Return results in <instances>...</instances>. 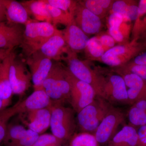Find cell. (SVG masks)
<instances>
[{
	"label": "cell",
	"mask_w": 146,
	"mask_h": 146,
	"mask_svg": "<svg viewBox=\"0 0 146 146\" xmlns=\"http://www.w3.org/2000/svg\"><path fill=\"white\" fill-rule=\"evenodd\" d=\"M66 56L63 57L68 64V70L73 76L80 80L91 85L96 92L97 96L104 99V89L106 79L104 76L91 68L89 60H80L77 54L69 48Z\"/></svg>",
	"instance_id": "obj_1"
},
{
	"label": "cell",
	"mask_w": 146,
	"mask_h": 146,
	"mask_svg": "<svg viewBox=\"0 0 146 146\" xmlns=\"http://www.w3.org/2000/svg\"><path fill=\"white\" fill-rule=\"evenodd\" d=\"M60 30L53 24L32 20L25 25L23 43V52L27 58L39 50L44 43Z\"/></svg>",
	"instance_id": "obj_2"
},
{
	"label": "cell",
	"mask_w": 146,
	"mask_h": 146,
	"mask_svg": "<svg viewBox=\"0 0 146 146\" xmlns=\"http://www.w3.org/2000/svg\"><path fill=\"white\" fill-rule=\"evenodd\" d=\"M66 67L58 61L54 63L43 88L54 104H62L70 101V85L66 77Z\"/></svg>",
	"instance_id": "obj_3"
},
{
	"label": "cell",
	"mask_w": 146,
	"mask_h": 146,
	"mask_svg": "<svg viewBox=\"0 0 146 146\" xmlns=\"http://www.w3.org/2000/svg\"><path fill=\"white\" fill-rule=\"evenodd\" d=\"M50 127L52 135L63 143L71 139L76 128L74 109L61 104L52 103Z\"/></svg>",
	"instance_id": "obj_4"
},
{
	"label": "cell",
	"mask_w": 146,
	"mask_h": 146,
	"mask_svg": "<svg viewBox=\"0 0 146 146\" xmlns=\"http://www.w3.org/2000/svg\"><path fill=\"white\" fill-rule=\"evenodd\" d=\"M146 50L139 39L136 38L127 44L115 46L106 52L98 61L112 68H118L126 64Z\"/></svg>",
	"instance_id": "obj_5"
},
{
	"label": "cell",
	"mask_w": 146,
	"mask_h": 146,
	"mask_svg": "<svg viewBox=\"0 0 146 146\" xmlns=\"http://www.w3.org/2000/svg\"><path fill=\"white\" fill-rule=\"evenodd\" d=\"M111 106L102 98L98 97L78 113L77 120L83 132L94 134Z\"/></svg>",
	"instance_id": "obj_6"
},
{
	"label": "cell",
	"mask_w": 146,
	"mask_h": 146,
	"mask_svg": "<svg viewBox=\"0 0 146 146\" xmlns=\"http://www.w3.org/2000/svg\"><path fill=\"white\" fill-rule=\"evenodd\" d=\"M7 76L13 95H22L30 87L31 75L26 64L17 58L13 50L9 55Z\"/></svg>",
	"instance_id": "obj_7"
},
{
	"label": "cell",
	"mask_w": 146,
	"mask_h": 146,
	"mask_svg": "<svg viewBox=\"0 0 146 146\" xmlns=\"http://www.w3.org/2000/svg\"><path fill=\"white\" fill-rule=\"evenodd\" d=\"M65 73L70 85V102L73 109L78 113L94 101L96 94L91 85L76 78L67 67Z\"/></svg>",
	"instance_id": "obj_8"
},
{
	"label": "cell",
	"mask_w": 146,
	"mask_h": 146,
	"mask_svg": "<svg viewBox=\"0 0 146 146\" xmlns=\"http://www.w3.org/2000/svg\"><path fill=\"white\" fill-rule=\"evenodd\" d=\"M125 119L123 112L120 110L110 107L94 134L99 143H109L117 133L118 127L123 123Z\"/></svg>",
	"instance_id": "obj_9"
},
{
	"label": "cell",
	"mask_w": 146,
	"mask_h": 146,
	"mask_svg": "<svg viewBox=\"0 0 146 146\" xmlns=\"http://www.w3.org/2000/svg\"><path fill=\"white\" fill-rule=\"evenodd\" d=\"M27 63L30 70L34 90L43 89V83L52 68L53 60L38 50L27 58Z\"/></svg>",
	"instance_id": "obj_10"
},
{
	"label": "cell",
	"mask_w": 146,
	"mask_h": 146,
	"mask_svg": "<svg viewBox=\"0 0 146 146\" xmlns=\"http://www.w3.org/2000/svg\"><path fill=\"white\" fill-rule=\"evenodd\" d=\"M74 17L76 24L86 35L99 34L103 27L102 19L83 6L78 1Z\"/></svg>",
	"instance_id": "obj_11"
},
{
	"label": "cell",
	"mask_w": 146,
	"mask_h": 146,
	"mask_svg": "<svg viewBox=\"0 0 146 146\" xmlns=\"http://www.w3.org/2000/svg\"><path fill=\"white\" fill-rule=\"evenodd\" d=\"M104 89V99L110 101L129 104L127 90L121 76L110 74Z\"/></svg>",
	"instance_id": "obj_12"
},
{
	"label": "cell",
	"mask_w": 146,
	"mask_h": 146,
	"mask_svg": "<svg viewBox=\"0 0 146 146\" xmlns=\"http://www.w3.org/2000/svg\"><path fill=\"white\" fill-rule=\"evenodd\" d=\"M25 29L22 25L0 22V49H14L23 43Z\"/></svg>",
	"instance_id": "obj_13"
},
{
	"label": "cell",
	"mask_w": 146,
	"mask_h": 146,
	"mask_svg": "<svg viewBox=\"0 0 146 146\" xmlns=\"http://www.w3.org/2000/svg\"><path fill=\"white\" fill-rule=\"evenodd\" d=\"M108 33L118 45L127 44L130 42L131 25L120 15L110 14L108 19Z\"/></svg>",
	"instance_id": "obj_14"
},
{
	"label": "cell",
	"mask_w": 146,
	"mask_h": 146,
	"mask_svg": "<svg viewBox=\"0 0 146 146\" xmlns=\"http://www.w3.org/2000/svg\"><path fill=\"white\" fill-rule=\"evenodd\" d=\"M62 31L69 49L77 54L84 51L90 38L78 26L74 19Z\"/></svg>",
	"instance_id": "obj_15"
},
{
	"label": "cell",
	"mask_w": 146,
	"mask_h": 146,
	"mask_svg": "<svg viewBox=\"0 0 146 146\" xmlns=\"http://www.w3.org/2000/svg\"><path fill=\"white\" fill-rule=\"evenodd\" d=\"M123 79L127 90L129 104L133 105L136 102L146 100V80L129 73H116Z\"/></svg>",
	"instance_id": "obj_16"
},
{
	"label": "cell",
	"mask_w": 146,
	"mask_h": 146,
	"mask_svg": "<svg viewBox=\"0 0 146 146\" xmlns=\"http://www.w3.org/2000/svg\"><path fill=\"white\" fill-rule=\"evenodd\" d=\"M68 47L62 31L51 37L40 48L39 51L52 60L58 62L63 59Z\"/></svg>",
	"instance_id": "obj_17"
},
{
	"label": "cell",
	"mask_w": 146,
	"mask_h": 146,
	"mask_svg": "<svg viewBox=\"0 0 146 146\" xmlns=\"http://www.w3.org/2000/svg\"><path fill=\"white\" fill-rule=\"evenodd\" d=\"M16 104L19 114L50 107L52 102L44 90L42 89L34 90L25 100Z\"/></svg>",
	"instance_id": "obj_18"
},
{
	"label": "cell",
	"mask_w": 146,
	"mask_h": 146,
	"mask_svg": "<svg viewBox=\"0 0 146 146\" xmlns=\"http://www.w3.org/2000/svg\"><path fill=\"white\" fill-rule=\"evenodd\" d=\"M5 7L7 22L9 24L26 25L33 19L21 2L14 0H3Z\"/></svg>",
	"instance_id": "obj_19"
},
{
	"label": "cell",
	"mask_w": 146,
	"mask_h": 146,
	"mask_svg": "<svg viewBox=\"0 0 146 146\" xmlns=\"http://www.w3.org/2000/svg\"><path fill=\"white\" fill-rule=\"evenodd\" d=\"M28 121L27 122L29 129L41 134L50 127L51 110L50 107L27 112Z\"/></svg>",
	"instance_id": "obj_20"
},
{
	"label": "cell",
	"mask_w": 146,
	"mask_h": 146,
	"mask_svg": "<svg viewBox=\"0 0 146 146\" xmlns=\"http://www.w3.org/2000/svg\"><path fill=\"white\" fill-rule=\"evenodd\" d=\"M9 55L0 63V112L7 108L13 95L7 76Z\"/></svg>",
	"instance_id": "obj_21"
},
{
	"label": "cell",
	"mask_w": 146,
	"mask_h": 146,
	"mask_svg": "<svg viewBox=\"0 0 146 146\" xmlns=\"http://www.w3.org/2000/svg\"><path fill=\"white\" fill-rule=\"evenodd\" d=\"M138 1L135 0L115 1L110 14H118L130 23L136 21L138 14Z\"/></svg>",
	"instance_id": "obj_22"
},
{
	"label": "cell",
	"mask_w": 146,
	"mask_h": 146,
	"mask_svg": "<svg viewBox=\"0 0 146 146\" xmlns=\"http://www.w3.org/2000/svg\"><path fill=\"white\" fill-rule=\"evenodd\" d=\"M138 135L136 127L125 125L116 133L107 146H138Z\"/></svg>",
	"instance_id": "obj_23"
},
{
	"label": "cell",
	"mask_w": 146,
	"mask_h": 146,
	"mask_svg": "<svg viewBox=\"0 0 146 146\" xmlns=\"http://www.w3.org/2000/svg\"><path fill=\"white\" fill-rule=\"evenodd\" d=\"M21 3L26 8L30 15L34 17L35 21L52 24L46 5L43 0H29Z\"/></svg>",
	"instance_id": "obj_24"
},
{
	"label": "cell",
	"mask_w": 146,
	"mask_h": 146,
	"mask_svg": "<svg viewBox=\"0 0 146 146\" xmlns=\"http://www.w3.org/2000/svg\"><path fill=\"white\" fill-rule=\"evenodd\" d=\"M131 125L141 127L146 125V100L139 101L132 105L128 112Z\"/></svg>",
	"instance_id": "obj_25"
},
{
	"label": "cell",
	"mask_w": 146,
	"mask_h": 146,
	"mask_svg": "<svg viewBox=\"0 0 146 146\" xmlns=\"http://www.w3.org/2000/svg\"><path fill=\"white\" fill-rule=\"evenodd\" d=\"M84 52L87 60L98 61L106 52L96 36L90 38Z\"/></svg>",
	"instance_id": "obj_26"
},
{
	"label": "cell",
	"mask_w": 146,
	"mask_h": 146,
	"mask_svg": "<svg viewBox=\"0 0 146 146\" xmlns=\"http://www.w3.org/2000/svg\"><path fill=\"white\" fill-rule=\"evenodd\" d=\"M46 5L47 9L51 18L52 24L54 26L56 27L58 24L67 26L74 19V16L70 13H66L63 11L47 4Z\"/></svg>",
	"instance_id": "obj_27"
},
{
	"label": "cell",
	"mask_w": 146,
	"mask_h": 146,
	"mask_svg": "<svg viewBox=\"0 0 146 146\" xmlns=\"http://www.w3.org/2000/svg\"><path fill=\"white\" fill-rule=\"evenodd\" d=\"M17 114L18 111L16 104L0 112V145L5 138L9 121Z\"/></svg>",
	"instance_id": "obj_28"
},
{
	"label": "cell",
	"mask_w": 146,
	"mask_h": 146,
	"mask_svg": "<svg viewBox=\"0 0 146 146\" xmlns=\"http://www.w3.org/2000/svg\"><path fill=\"white\" fill-rule=\"evenodd\" d=\"M99 145L94 134L82 132L73 136L70 146H100Z\"/></svg>",
	"instance_id": "obj_29"
},
{
	"label": "cell",
	"mask_w": 146,
	"mask_h": 146,
	"mask_svg": "<svg viewBox=\"0 0 146 146\" xmlns=\"http://www.w3.org/2000/svg\"><path fill=\"white\" fill-rule=\"evenodd\" d=\"M111 71L115 73H131L146 80V66L134 64L131 61L121 67L112 68Z\"/></svg>",
	"instance_id": "obj_30"
},
{
	"label": "cell",
	"mask_w": 146,
	"mask_h": 146,
	"mask_svg": "<svg viewBox=\"0 0 146 146\" xmlns=\"http://www.w3.org/2000/svg\"><path fill=\"white\" fill-rule=\"evenodd\" d=\"M47 4L60 9L74 16L78 1L72 0H43Z\"/></svg>",
	"instance_id": "obj_31"
},
{
	"label": "cell",
	"mask_w": 146,
	"mask_h": 146,
	"mask_svg": "<svg viewBox=\"0 0 146 146\" xmlns=\"http://www.w3.org/2000/svg\"><path fill=\"white\" fill-rule=\"evenodd\" d=\"M83 6L95 15L102 19L107 16L109 12L102 7L100 0H84L78 1Z\"/></svg>",
	"instance_id": "obj_32"
},
{
	"label": "cell",
	"mask_w": 146,
	"mask_h": 146,
	"mask_svg": "<svg viewBox=\"0 0 146 146\" xmlns=\"http://www.w3.org/2000/svg\"><path fill=\"white\" fill-rule=\"evenodd\" d=\"M62 142L52 134L39 135L33 146H61Z\"/></svg>",
	"instance_id": "obj_33"
},
{
	"label": "cell",
	"mask_w": 146,
	"mask_h": 146,
	"mask_svg": "<svg viewBox=\"0 0 146 146\" xmlns=\"http://www.w3.org/2000/svg\"><path fill=\"white\" fill-rule=\"evenodd\" d=\"M97 38L105 52L115 47L117 42L108 33L102 32L97 34Z\"/></svg>",
	"instance_id": "obj_34"
},
{
	"label": "cell",
	"mask_w": 146,
	"mask_h": 146,
	"mask_svg": "<svg viewBox=\"0 0 146 146\" xmlns=\"http://www.w3.org/2000/svg\"><path fill=\"white\" fill-rule=\"evenodd\" d=\"M131 40L138 38L146 34V15L136 25L132 28Z\"/></svg>",
	"instance_id": "obj_35"
},
{
	"label": "cell",
	"mask_w": 146,
	"mask_h": 146,
	"mask_svg": "<svg viewBox=\"0 0 146 146\" xmlns=\"http://www.w3.org/2000/svg\"><path fill=\"white\" fill-rule=\"evenodd\" d=\"M145 15H146V0H140L138 2V16L133 26L136 25Z\"/></svg>",
	"instance_id": "obj_36"
},
{
	"label": "cell",
	"mask_w": 146,
	"mask_h": 146,
	"mask_svg": "<svg viewBox=\"0 0 146 146\" xmlns=\"http://www.w3.org/2000/svg\"><path fill=\"white\" fill-rule=\"evenodd\" d=\"M138 146H146V125L141 127L138 132Z\"/></svg>",
	"instance_id": "obj_37"
},
{
	"label": "cell",
	"mask_w": 146,
	"mask_h": 146,
	"mask_svg": "<svg viewBox=\"0 0 146 146\" xmlns=\"http://www.w3.org/2000/svg\"><path fill=\"white\" fill-rule=\"evenodd\" d=\"M130 61L134 64L146 66V52L141 53Z\"/></svg>",
	"instance_id": "obj_38"
},
{
	"label": "cell",
	"mask_w": 146,
	"mask_h": 146,
	"mask_svg": "<svg viewBox=\"0 0 146 146\" xmlns=\"http://www.w3.org/2000/svg\"><path fill=\"white\" fill-rule=\"evenodd\" d=\"M6 21L5 7L3 0H0V22Z\"/></svg>",
	"instance_id": "obj_39"
},
{
	"label": "cell",
	"mask_w": 146,
	"mask_h": 146,
	"mask_svg": "<svg viewBox=\"0 0 146 146\" xmlns=\"http://www.w3.org/2000/svg\"><path fill=\"white\" fill-rule=\"evenodd\" d=\"M13 49H0V63L6 58L10 54V53Z\"/></svg>",
	"instance_id": "obj_40"
},
{
	"label": "cell",
	"mask_w": 146,
	"mask_h": 146,
	"mask_svg": "<svg viewBox=\"0 0 146 146\" xmlns=\"http://www.w3.org/2000/svg\"><path fill=\"white\" fill-rule=\"evenodd\" d=\"M139 40L141 42L144 46L146 49V34L143 36H141L139 38Z\"/></svg>",
	"instance_id": "obj_41"
}]
</instances>
